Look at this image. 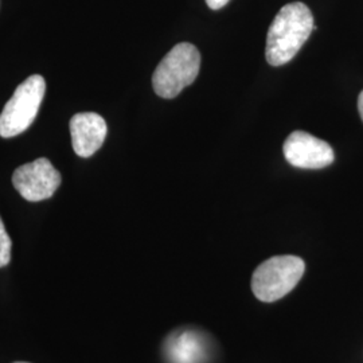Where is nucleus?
<instances>
[{
    "label": "nucleus",
    "mask_w": 363,
    "mask_h": 363,
    "mask_svg": "<svg viewBox=\"0 0 363 363\" xmlns=\"http://www.w3.org/2000/svg\"><path fill=\"white\" fill-rule=\"evenodd\" d=\"M206 352V339L194 330L172 333L164 343V355L169 363H203Z\"/></svg>",
    "instance_id": "nucleus-8"
},
{
    "label": "nucleus",
    "mask_w": 363,
    "mask_h": 363,
    "mask_svg": "<svg viewBox=\"0 0 363 363\" xmlns=\"http://www.w3.org/2000/svg\"><path fill=\"white\" fill-rule=\"evenodd\" d=\"M11 247L13 242L7 233L3 220L0 217V268L7 267L11 261Z\"/></svg>",
    "instance_id": "nucleus-9"
},
{
    "label": "nucleus",
    "mask_w": 363,
    "mask_h": 363,
    "mask_svg": "<svg viewBox=\"0 0 363 363\" xmlns=\"http://www.w3.org/2000/svg\"><path fill=\"white\" fill-rule=\"evenodd\" d=\"M283 151L286 162L298 169H325L335 159L330 144L303 130L292 132L286 138Z\"/></svg>",
    "instance_id": "nucleus-6"
},
{
    "label": "nucleus",
    "mask_w": 363,
    "mask_h": 363,
    "mask_svg": "<svg viewBox=\"0 0 363 363\" xmlns=\"http://www.w3.org/2000/svg\"><path fill=\"white\" fill-rule=\"evenodd\" d=\"M230 0H206V4L211 10H220L223 6H226Z\"/></svg>",
    "instance_id": "nucleus-10"
},
{
    "label": "nucleus",
    "mask_w": 363,
    "mask_h": 363,
    "mask_svg": "<svg viewBox=\"0 0 363 363\" xmlns=\"http://www.w3.org/2000/svg\"><path fill=\"white\" fill-rule=\"evenodd\" d=\"M306 271L298 256H274L259 264L252 277V291L264 303H273L288 295Z\"/></svg>",
    "instance_id": "nucleus-3"
},
{
    "label": "nucleus",
    "mask_w": 363,
    "mask_h": 363,
    "mask_svg": "<svg viewBox=\"0 0 363 363\" xmlns=\"http://www.w3.org/2000/svg\"><path fill=\"white\" fill-rule=\"evenodd\" d=\"M108 127L104 117L94 112H82L72 117L70 135L73 150L81 157H91L104 144Z\"/></svg>",
    "instance_id": "nucleus-7"
},
{
    "label": "nucleus",
    "mask_w": 363,
    "mask_h": 363,
    "mask_svg": "<svg viewBox=\"0 0 363 363\" xmlns=\"http://www.w3.org/2000/svg\"><path fill=\"white\" fill-rule=\"evenodd\" d=\"M201 54L191 43H179L160 61L152 76V86L162 99H174L198 77Z\"/></svg>",
    "instance_id": "nucleus-2"
},
{
    "label": "nucleus",
    "mask_w": 363,
    "mask_h": 363,
    "mask_svg": "<svg viewBox=\"0 0 363 363\" xmlns=\"http://www.w3.org/2000/svg\"><path fill=\"white\" fill-rule=\"evenodd\" d=\"M358 109H359V115H361L363 120V91H361L359 99H358Z\"/></svg>",
    "instance_id": "nucleus-11"
},
{
    "label": "nucleus",
    "mask_w": 363,
    "mask_h": 363,
    "mask_svg": "<svg viewBox=\"0 0 363 363\" xmlns=\"http://www.w3.org/2000/svg\"><path fill=\"white\" fill-rule=\"evenodd\" d=\"M61 182V174L46 157L23 164L13 174V187L28 202H40L52 198Z\"/></svg>",
    "instance_id": "nucleus-5"
},
{
    "label": "nucleus",
    "mask_w": 363,
    "mask_h": 363,
    "mask_svg": "<svg viewBox=\"0 0 363 363\" xmlns=\"http://www.w3.org/2000/svg\"><path fill=\"white\" fill-rule=\"evenodd\" d=\"M45 91L46 81L39 74L27 78L15 89L0 115L1 138H13L30 128L38 115Z\"/></svg>",
    "instance_id": "nucleus-4"
},
{
    "label": "nucleus",
    "mask_w": 363,
    "mask_h": 363,
    "mask_svg": "<svg viewBox=\"0 0 363 363\" xmlns=\"http://www.w3.org/2000/svg\"><path fill=\"white\" fill-rule=\"evenodd\" d=\"M316 30L311 10L300 1L286 4L274 16L267 37L268 64L281 66L295 58L301 46Z\"/></svg>",
    "instance_id": "nucleus-1"
},
{
    "label": "nucleus",
    "mask_w": 363,
    "mask_h": 363,
    "mask_svg": "<svg viewBox=\"0 0 363 363\" xmlns=\"http://www.w3.org/2000/svg\"><path fill=\"white\" fill-rule=\"evenodd\" d=\"M13 363H28V362H13Z\"/></svg>",
    "instance_id": "nucleus-12"
}]
</instances>
